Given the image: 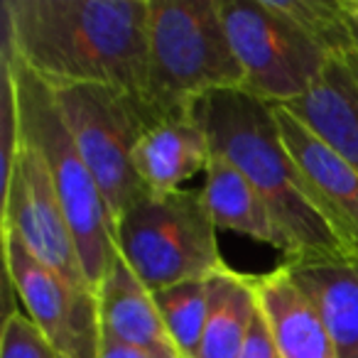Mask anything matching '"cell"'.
Returning <instances> with one entry per match:
<instances>
[{"mask_svg":"<svg viewBox=\"0 0 358 358\" xmlns=\"http://www.w3.org/2000/svg\"><path fill=\"white\" fill-rule=\"evenodd\" d=\"M3 253L8 282L62 358H99L103 341L99 297L45 268L15 236L3 234Z\"/></svg>","mask_w":358,"mask_h":358,"instance_id":"cell-9","label":"cell"},{"mask_svg":"<svg viewBox=\"0 0 358 358\" xmlns=\"http://www.w3.org/2000/svg\"><path fill=\"white\" fill-rule=\"evenodd\" d=\"M353 30H356V27H353ZM356 52H358V32H356Z\"/></svg>","mask_w":358,"mask_h":358,"instance_id":"cell-24","label":"cell"},{"mask_svg":"<svg viewBox=\"0 0 358 358\" xmlns=\"http://www.w3.org/2000/svg\"><path fill=\"white\" fill-rule=\"evenodd\" d=\"M0 358H62L27 314L8 312L0 334Z\"/></svg>","mask_w":358,"mask_h":358,"instance_id":"cell-20","label":"cell"},{"mask_svg":"<svg viewBox=\"0 0 358 358\" xmlns=\"http://www.w3.org/2000/svg\"><path fill=\"white\" fill-rule=\"evenodd\" d=\"M101 329L106 336L130 348L148 353L150 358H182L157 312L152 292L140 282L123 255H115L103 285L99 287Z\"/></svg>","mask_w":358,"mask_h":358,"instance_id":"cell-12","label":"cell"},{"mask_svg":"<svg viewBox=\"0 0 358 358\" xmlns=\"http://www.w3.org/2000/svg\"><path fill=\"white\" fill-rule=\"evenodd\" d=\"M201 189L145 192L115 221V245L140 282L157 292L226 268Z\"/></svg>","mask_w":358,"mask_h":358,"instance_id":"cell-5","label":"cell"},{"mask_svg":"<svg viewBox=\"0 0 358 358\" xmlns=\"http://www.w3.org/2000/svg\"><path fill=\"white\" fill-rule=\"evenodd\" d=\"M150 0H6L3 45L52 89L143 94Z\"/></svg>","mask_w":358,"mask_h":358,"instance_id":"cell-1","label":"cell"},{"mask_svg":"<svg viewBox=\"0 0 358 358\" xmlns=\"http://www.w3.org/2000/svg\"><path fill=\"white\" fill-rule=\"evenodd\" d=\"M211 152L229 159L268 204L285 241V263L329 255H351L319 211L302 172L285 148L275 106L229 89L194 106Z\"/></svg>","mask_w":358,"mask_h":358,"instance_id":"cell-2","label":"cell"},{"mask_svg":"<svg viewBox=\"0 0 358 358\" xmlns=\"http://www.w3.org/2000/svg\"><path fill=\"white\" fill-rule=\"evenodd\" d=\"M358 172V52L331 57L322 79L285 106Z\"/></svg>","mask_w":358,"mask_h":358,"instance_id":"cell-14","label":"cell"},{"mask_svg":"<svg viewBox=\"0 0 358 358\" xmlns=\"http://www.w3.org/2000/svg\"><path fill=\"white\" fill-rule=\"evenodd\" d=\"M211 145L204 125L194 110L162 118L140 138L133 155V167L148 192L169 194L179 192L182 182L196 172H206Z\"/></svg>","mask_w":358,"mask_h":358,"instance_id":"cell-13","label":"cell"},{"mask_svg":"<svg viewBox=\"0 0 358 358\" xmlns=\"http://www.w3.org/2000/svg\"><path fill=\"white\" fill-rule=\"evenodd\" d=\"M238 358H280L260 309H258V317H255L253 327H250V334H248V338H245L243 351H241Z\"/></svg>","mask_w":358,"mask_h":358,"instance_id":"cell-21","label":"cell"},{"mask_svg":"<svg viewBox=\"0 0 358 358\" xmlns=\"http://www.w3.org/2000/svg\"><path fill=\"white\" fill-rule=\"evenodd\" d=\"M294 282L324 319L338 358L358 356V255L285 263Z\"/></svg>","mask_w":358,"mask_h":358,"instance_id":"cell-15","label":"cell"},{"mask_svg":"<svg viewBox=\"0 0 358 358\" xmlns=\"http://www.w3.org/2000/svg\"><path fill=\"white\" fill-rule=\"evenodd\" d=\"M3 234L15 236L32 258L66 282L91 289L50 169L22 133L10 167L3 169Z\"/></svg>","mask_w":358,"mask_h":358,"instance_id":"cell-8","label":"cell"},{"mask_svg":"<svg viewBox=\"0 0 358 358\" xmlns=\"http://www.w3.org/2000/svg\"><path fill=\"white\" fill-rule=\"evenodd\" d=\"M219 6L245 94L270 106H289L322 79L331 57L273 0H219Z\"/></svg>","mask_w":358,"mask_h":358,"instance_id":"cell-7","label":"cell"},{"mask_svg":"<svg viewBox=\"0 0 358 358\" xmlns=\"http://www.w3.org/2000/svg\"><path fill=\"white\" fill-rule=\"evenodd\" d=\"M255 294L280 358H338L327 324L287 265L255 275Z\"/></svg>","mask_w":358,"mask_h":358,"instance_id":"cell-11","label":"cell"},{"mask_svg":"<svg viewBox=\"0 0 358 358\" xmlns=\"http://www.w3.org/2000/svg\"><path fill=\"white\" fill-rule=\"evenodd\" d=\"M209 280V278H206ZM206 280H187L152 292L157 312L182 358H199L209 314V285Z\"/></svg>","mask_w":358,"mask_h":358,"instance_id":"cell-18","label":"cell"},{"mask_svg":"<svg viewBox=\"0 0 358 358\" xmlns=\"http://www.w3.org/2000/svg\"><path fill=\"white\" fill-rule=\"evenodd\" d=\"M204 201L216 229L236 231L241 236L268 243L285 253V241L263 196L229 159L211 152L204 182Z\"/></svg>","mask_w":358,"mask_h":358,"instance_id":"cell-16","label":"cell"},{"mask_svg":"<svg viewBox=\"0 0 358 358\" xmlns=\"http://www.w3.org/2000/svg\"><path fill=\"white\" fill-rule=\"evenodd\" d=\"M275 8L312 37L329 57H343L356 50V30L343 10L341 0H273Z\"/></svg>","mask_w":358,"mask_h":358,"instance_id":"cell-19","label":"cell"},{"mask_svg":"<svg viewBox=\"0 0 358 358\" xmlns=\"http://www.w3.org/2000/svg\"><path fill=\"white\" fill-rule=\"evenodd\" d=\"M209 314L199 358H238L258 317L255 275L236 273L226 265L209 280Z\"/></svg>","mask_w":358,"mask_h":358,"instance_id":"cell-17","label":"cell"},{"mask_svg":"<svg viewBox=\"0 0 358 358\" xmlns=\"http://www.w3.org/2000/svg\"><path fill=\"white\" fill-rule=\"evenodd\" d=\"M3 62H8L15 81L20 133L35 145L50 169L52 185L74 234L86 282L94 289V294H99V287L103 285L118 255L115 224L103 199V192L96 185L94 174L89 172L62 118L55 91L37 74L25 69L6 45H3Z\"/></svg>","mask_w":358,"mask_h":358,"instance_id":"cell-4","label":"cell"},{"mask_svg":"<svg viewBox=\"0 0 358 358\" xmlns=\"http://www.w3.org/2000/svg\"><path fill=\"white\" fill-rule=\"evenodd\" d=\"M341 6H343V10H346V15L351 17L353 27H356V32H358V0H341Z\"/></svg>","mask_w":358,"mask_h":358,"instance_id":"cell-23","label":"cell"},{"mask_svg":"<svg viewBox=\"0 0 358 358\" xmlns=\"http://www.w3.org/2000/svg\"><path fill=\"white\" fill-rule=\"evenodd\" d=\"M99 358H150V356H148V353H143V351H138V348L125 346V343L115 341L113 336H106V334H103Z\"/></svg>","mask_w":358,"mask_h":358,"instance_id":"cell-22","label":"cell"},{"mask_svg":"<svg viewBox=\"0 0 358 358\" xmlns=\"http://www.w3.org/2000/svg\"><path fill=\"white\" fill-rule=\"evenodd\" d=\"M275 118L319 211L343 250L358 255V172L289 108L275 106Z\"/></svg>","mask_w":358,"mask_h":358,"instance_id":"cell-10","label":"cell"},{"mask_svg":"<svg viewBox=\"0 0 358 358\" xmlns=\"http://www.w3.org/2000/svg\"><path fill=\"white\" fill-rule=\"evenodd\" d=\"M243 89L219 0H150L140 99L159 120L194 110L204 96Z\"/></svg>","mask_w":358,"mask_h":358,"instance_id":"cell-3","label":"cell"},{"mask_svg":"<svg viewBox=\"0 0 358 358\" xmlns=\"http://www.w3.org/2000/svg\"><path fill=\"white\" fill-rule=\"evenodd\" d=\"M52 91L115 224L148 192L133 167V155L140 138L159 118L138 94L113 86H64Z\"/></svg>","mask_w":358,"mask_h":358,"instance_id":"cell-6","label":"cell"},{"mask_svg":"<svg viewBox=\"0 0 358 358\" xmlns=\"http://www.w3.org/2000/svg\"><path fill=\"white\" fill-rule=\"evenodd\" d=\"M356 358H358V356H356Z\"/></svg>","mask_w":358,"mask_h":358,"instance_id":"cell-25","label":"cell"}]
</instances>
